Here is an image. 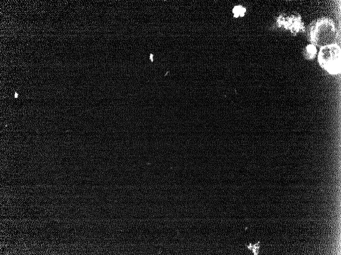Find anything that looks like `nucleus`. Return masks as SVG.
<instances>
[{
    "instance_id": "obj_3",
    "label": "nucleus",
    "mask_w": 341,
    "mask_h": 255,
    "mask_svg": "<svg viewBox=\"0 0 341 255\" xmlns=\"http://www.w3.org/2000/svg\"><path fill=\"white\" fill-rule=\"evenodd\" d=\"M276 23L279 27L288 30L294 35L305 31V26L301 16L299 14L285 16L280 14L277 18Z\"/></svg>"
},
{
    "instance_id": "obj_2",
    "label": "nucleus",
    "mask_w": 341,
    "mask_h": 255,
    "mask_svg": "<svg viewBox=\"0 0 341 255\" xmlns=\"http://www.w3.org/2000/svg\"><path fill=\"white\" fill-rule=\"evenodd\" d=\"M318 61L322 68L331 75H337L341 71V49L334 43L320 48Z\"/></svg>"
},
{
    "instance_id": "obj_4",
    "label": "nucleus",
    "mask_w": 341,
    "mask_h": 255,
    "mask_svg": "<svg viewBox=\"0 0 341 255\" xmlns=\"http://www.w3.org/2000/svg\"><path fill=\"white\" fill-rule=\"evenodd\" d=\"M317 53L316 46L313 44L307 45L303 50V55L305 59L311 60L314 59Z\"/></svg>"
},
{
    "instance_id": "obj_1",
    "label": "nucleus",
    "mask_w": 341,
    "mask_h": 255,
    "mask_svg": "<svg viewBox=\"0 0 341 255\" xmlns=\"http://www.w3.org/2000/svg\"><path fill=\"white\" fill-rule=\"evenodd\" d=\"M307 36L310 44L321 48L336 43L338 33L333 20L323 17L314 20L309 24Z\"/></svg>"
},
{
    "instance_id": "obj_5",
    "label": "nucleus",
    "mask_w": 341,
    "mask_h": 255,
    "mask_svg": "<svg viewBox=\"0 0 341 255\" xmlns=\"http://www.w3.org/2000/svg\"><path fill=\"white\" fill-rule=\"evenodd\" d=\"M246 11V8L240 5L235 6L232 10V12L234 14V17L235 18H237L239 16L243 17L245 15Z\"/></svg>"
}]
</instances>
